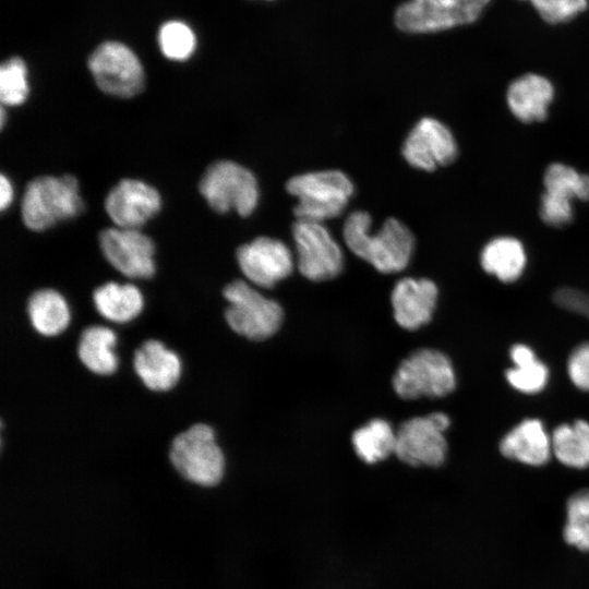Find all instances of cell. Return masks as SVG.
<instances>
[{
	"label": "cell",
	"instance_id": "1",
	"mask_svg": "<svg viewBox=\"0 0 589 589\" xmlns=\"http://www.w3.org/2000/svg\"><path fill=\"white\" fill-rule=\"evenodd\" d=\"M369 213L354 211L346 218L342 237L358 257L384 274L398 273L407 267L414 250V237L400 220L389 217L375 235H371Z\"/></svg>",
	"mask_w": 589,
	"mask_h": 589
},
{
	"label": "cell",
	"instance_id": "2",
	"mask_svg": "<svg viewBox=\"0 0 589 589\" xmlns=\"http://www.w3.org/2000/svg\"><path fill=\"white\" fill-rule=\"evenodd\" d=\"M83 209L79 182L72 175L33 179L26 185L21 203L22 220L34 231L46 230L58 221L73 218Z\"/></svg>",
	"mask_w": 589,
	"mask_h": 589
},
{
	"label": "cell",
	"instance_id": "3",
	"mask_svg": "<svg viewBox=\"0 0 589 589\" xmlns=\"http://www.w3.org/2000/svg\"><path fill=\"white\" fill-rule=\"evenodd\" d=\"M287 192L298 199L297 219L323 223L338 217L346 208L354 185L340 170L305 172L290 178Z\"/></svg>",
	"mask_w": 589,
	"mask_h": 589
},
{
	"label": "cell",
	"instance_id": "4",
	"mask_svg": "<svg viewBox=\"0 0 589 589\" xmlns=\"http://www.w3.org/2000/svg\"><path fill=\"white\" fill-rule=\"evenodd\" d=\"M169 459L184 479L202 486L216 485L224 476V454L214 430L205 423H195L176 435Z\"/></svg>",
	"mask_w": 589,
	"mask_h": 589
},
{
	"label": "cell",
	"instance_id": "5",
	"mask_svg": "<svg viewBox=\"0 0 589 589\" xmlns=\"http://www.w3.org/2000/svg\"><path fill=\"white\" fill-rule=\"evenodd\" d=\"M199 191L215 212L235 209L242 217L254 212L260 197L255 176L231 160H218L209 165L201 177Z\"/></svg>",
	"mask_w": 589,
	"mask_h": 589
},
{
	"label": "cell",
	"instance_id": "6",
	"mask_svg": "<svg viewBox=\"0 0 589 589\" xmlns=\"http://www.w3.org/2000/svg\"><path fill=\"white\" fill-rule=\"evenodd\" d=\"M223 294L228 301L225 318L239 335L251 340H264L279 329L284 317L281 306L247 281H231Z\"/></svg>",
	"mask_w": 589,
	"mask_h": 589
},
{
	"label": "cell",
	"instance_id": "7",
	"mask_svg": "<svg viewBox=\"0 0 589 589\" xmlns=\"http://www.w3.org/2000/svg\"><path fill=\"white\" fill-rule=\"evenodd\" d=\"M491 0H407L394 14L397 28L409 34L446 31L476 22Z\"/></svg>",
	"mask_w": 589,
	"mask_h": 589
},
{
	"label": "cell",
	"instance_id": "8",
	"mask_svg": "<svg viewBox=\"0 0 589 589\" xmlns=\"http://www.w3.org/2000/svg\"><path fill=\"white\" fill-rule=\"evenodd\" d=\"M396 394L404 399L443 397L455 389L450 360L435 349H420L405 359L393 377Z\"/></svg>",
	"mask_w": 589,
	"mask_h": 589
},
{
	"label": "cell",
	"instance_id": "9",
	"mask_svg": "<svg viewBox=\"0 0 589 589\" xmlns=\"http://www.w3.org/2000/svg\"><path fill=\"white\" fill-rule=\"evenodd\" d=\"M97 86L111 96L130 98L143 89L144 70L136 55L118 41L99 45L88 59Z\"/></svg>",
	"mask_w": 589,
	"mask_h": 589
},
{
	"label": "cell",
	"instance_id": "10",
	"mask_svg": "<svg viewBox=\"0 0 589 589\" xmlns=\"http://www.w3.org/2000/svg\"><path fill=\"white\" fill-rule=\"evenodd\" d=\"M297 265L301 275L312 281H324L339 275L344 254L323 223L297 219L292 225Z\"/></svg>",
	"mask_w": 589,
	"mask_h": 589
},
{
	"label": "cell",
	"instance_id": "11",
	"mask_svg": "<svg viewBox=\"0 0 589 589\" xmlns=\"http://www.w3.org/2000/svg\"><path fill=\"white\" fill-rule=\"evenodd\" d=\"M449 425L450 420L443 412L405 421L396 432V456L411 466H441L447 453L444 432Z\"/></svg>",
	"mask_w": 589,
	"mask_h": 589
},
{
	"label": "cell",
	"instance_id": "12",
	"mask_svg": "<svg viewBox=\"0 0 589 589\" xmlns=\"http://www.w3.org/2000/svg\"><path fill=\"white\" fill-rule=\"evenodd\" d=\"M98 240L106 260L122 275L147 279L155 274L154 242L140 229L106 228Z\"/></svg>",
	"mask_w": 589,
	"mask_h": 589
},
{
	"label": "cell",
	"instance_id": "13",
	"mask_svg": "<svg viewBox=\"0 0 589 589\" xmlns=\"http://www.w3.org/2000/svg\"><path fill=\"white\" fill-rule=\"evenodd\" d=\"M401 154L413 168L433 171L452 164L458 154L453 132L438 119H420L406 137Z\"/></svg>",
	"mask_w": 589,
	"mask_h": 589
},
{
	"label": "cell",
	"instance_id": "14",
	"mask_svg": "<svg viewBox=\"0 0 589 589\" xmlns=\"http://www.w3.org/2000/svg\"><path fill=\"white\" fill-rule=\"evenodd\" d=\"M237 262L247 279L262 288L274 287L293 269L290 249L271 237H259L239 247Z\"/></svg>",
	"mask_w": 589,
	"mask_h": 589
},
{
	"label": "cell",
	"instance_id": "15",
	"mask_svg": "<svg viewBox=\"0 0 589 589\" xmlns=\"http://www.w3.org/2000/svg\"><path fill=\"white\" fill-rule=\"evenodd\" d=\"M161 207L159 192L136 179L119 181L106 196L105 209L116 227L140 229Z\"/></svg>",
	"mask_w": 589,
	"mask_h": 589
},
{
	"label": "cell",
	"instance_id": "16",
	"mask_svg": "<svg viewBox=\"0 0 589 589\" xmlns=\"http://www.w3.org/2000/svg\"><path fill=\"white\" fill-rule=\"evenodd\" d=\"M438 290L428 278L406 277L397 281L392 291L394 317L402 328L413 330L432 318Z\"/></svg>",
	"mask_w": 589,
	"mask_h": 589
},
{
	"label": "cell",
	"instance_id": "17",
	"mask_svg": "<svg viewBox=\"0 0 589 589\" xmlns=\"http://www.w3.org/2000/svg\"><path fill=\"white\" fill-rule=\"evenodd\" d=\"M133 366L143 384L154 392L171 389L181 374L178 354L156 339L144 341L135 350Z\"/></svg>",
	"mask_w": 589,
	"mask_h": 589
},
{
	"label": "cell",
	"instance_id": "18",
	"mask_svg": "<svg viewBox=\"0 0 589 589\" xmlns=\"http://www.w3.org/2000/svg\"><path fill=\"white\" fill-rule=\"evenodd\" d=\"M500 452L520 464L542 466L552 456L551 435L539 419H525L503 436Z\"/></svg>",
	"mask_w": 589,
	"mask_h": 589
},
{
	"label": "cell",
	"instance_id": "19",
	"mask_svg": "<svg viewBox=\"0 0 589 589\" xmlns=\"http://www.w3.org/2000/svg\"><path fill=\"white\" fill-rule=\"evenodd\" d=\"M554 98V86L546 77L527 73L514 80L506 92V103L513 116L521 122L546 119Z\"/></svg>",
	"mask_w": 589,
	"mask_h": 589
},
{
	"label": "cell",
	"instance_id": "20",
	"mask_svg": "<svg viewBox=\"0 0 589 589\" xmlns=\"http://www.w3.org/2000/svg\"><path fill=\"white\" fill-rule=\"evenodd\" d=\"M527 254L524 244L515 237L501 236L491 239L481 250L480 264L483 271L508 284L524 273Z\"/></svg>",
	"mask_w": 589,
	"mask_h": 589
},
{
	"label": "cell",
	"instance_id": "21",
	"mask_svg": "<svg viewBox=\"0 0 589 589\" xmlns=\"http://www.w3.org/2000/svg\"><path fill=\"white\" fill-rule=\"evenodd\" d=\"M93 301L97 312L115 323L132 321L141 313L144 304L143 296L136 286L115 281L96 288Z\"/></svg>",
	"mask_w": 589,
	"mask_h": 589
},
{
	"label": "cell",
	"instance_id": "22",
	"mask_svg": "<svg viewBox=\"0 0 589 589\" xmlns=\"http://www.w3.org/2000/svg\"><path fill=\"white\" fill-rule=\"evenodd\" d=\"M117 336L108 327L94 325L86 327L80 336L77 356L91 372L98 375L112 374L118 366L113 351Z\"/></svg>",
	"mask_w": 589,
	"mask_h": 589
},
{
	"label": "cell",
	"instance_id": "23",
	"mask_svg": "<svg viewBox=\"0 0 589 589\" xmlns=\"http://www.w3.org/2000/svg\"><path fill=\"white\" fill-rule=\"evenodd\" d=\"M26 310L32 326L44 336L59 335L70 322L68 303L53 289H40L32 293Z\"/></svg>",
	"mask_w": 589,
	"mask_h": 589
},
{
	"label": "cell",
	"instance_id": "24",
	"mask_svg": "<svg viewBox=\"0 0 589 589\" xmlns=\"http://www.w3.org/2000/svg\"><path fill=\"white\" fill-rule=\"evenodd\" d=\"M552 455L574 469L589 467V422L576 420L557 425L551 434Z\"/></svg>",
	"mask_w": 589,
	"mask_h": 589
},
{
	"label": "cell",
	"instance_id": "25",
	"mask_svg": "<svg viewBox=\"0 0 589 589\" xmlns=\"http://www.w3.org/2000/svg\"><path fill=\"white\" fill-rule=\"evenodd\" d=\"M513 366L506 370L508 384L522 394L541 392L549 381L548 366L525 344H516L509 350Z\"/></svg>",
	"mask_w": 589,
	"mask_h": 589
},
{
	"label": "cell",
	"instance_id": "26",
	"mask_svg": "<svg viewBox=\"0 0 589 589\" xmlns=\"http://www.w3.org/2000/svg\"><path fill=\"white\" fill-rule=\"evenodd\" d=\"M352 444L363 461L375 464L395 453L396 432L387 421L374 419L353 433Z\"/></svg>",
	"mask_w": 589,
	"mask_h": 589
},
{
	"label": "cell",
	"instance_id": "27",
	"mask_svg": "<svg viewBox=\"0 0 589 589\" xmlns=\"http://www.w3.org/2000/svg\"><path fill=\"white\" fill-rule=\"evenodd\" d=\"M544 192L573 201L589 200V175L580 173L575 168L553 163L548 166L543 175Z\"/></svg>",
	"mask_w": 589,
	"mask_h": 589
},
{
	"label": "cell",
	"instance_id": "28",
	"mask_svg": "<svg viewBox=\"0 0 589 589\" xmlns=\"http://www.w3.org/2000/svg\"><path fill=\"white\" fill-rule=\"evenodd\" d=\"M28 93L27 69L24 61L19 57H13L3 62L0 68L2 105L19 106L26 100Z\"/></svg>",
	"mask_w": 589,
	"mask_h": 589
},
{
	"label": "cell",
	"instance_id": "29",
	"mask_svg": "<svg viewBox=\"0 0 589 589\" xmlns=\"http://www.w3.org/2000/svg\"><path fill=\"white\" fill-rule=\"evenodd\" d=\"M158 43L164 56L177 61L188 59L195 49L194 33L178 21L165 23L160 27Z\"/></svg>",
	"mask_w": 589,
	"mask_h": 589
},
{
	"label": "cell",
	"instance_id": "30",
	"mask_svg": "<svg viewBox=\"0 0 589 589\" xmlns=\"http://www.w3.org/2000/svg\"><path fill=\"white\" fill-rule=\"evenodd\" d=\"M541 17L549 23H562L586 10L587 0H527Z\"/></svg>",
	"mask_w": 589,
	"mask_h": 589
},
{
	"label": "cell",
	"instance_id": "31",
	"mask_svg": "<svg viewBox=\"0 0 589 589\" xmlns=\"http://www.w3.org/2000/svg\"><path fill=\"white\" fill-rule=\"evenodd\" d=\"M540 217L549 226L563 227L574 218L570 201L543 192L540 201Z\"/></svg>",
	"mask_w": 589,
	"mask_h": 589
},
{
	"label": "cell",
	"instance_id": "32",
	"mask_svg": "<svg viewBox=\"0 0 589 589\" xmlns=\"http://www.w3.org/2000/svg\"><path fill=\"white\" fill-rule=\"evenodd\" d=\"M567 373L577 388L589 392V342L572 351L567 360Z\"/></svg>",
	"mask_w": 589,
	"mask_h": 589
},
{
	"label": "cell",
	"instance_id": "33",
	"mask_svg": "<svg viewBox=\"0 0 589 589\" xmlns=\"http://www.w3.org/2000/svg\"><path fill=\"white\" fill-rule=\"evenodd\" d=\"M563 537L569 545L589 552V521H567Z\"/></svg>",
	"mask_w": 589,
	"mask_h": 589
},
{
	"label": "cell",
	"instance_id": "34",
	"mask_svg": "<svg viewBox=\"0 0 589 589\" xmlns=\"http://www.w3.org/2000/svg\"><path fill=\"white\" fill-rule=\"evenodd\" d=\"M567 521H589V490L574 493L566 503Z\"/></svg>",
	"mask_w": 589,
	"mask_h": 589
},
{
	"label": "cell",
	"instance_id": "35",
	"mask_svg": "<svg viewBox=\"0 0 589 589\" xmlns=\"http://www.w3.org/2000/svg\"><path fill=\"white\" fill-rule=\"evenodd\" d=\"M14 196L13 185L4 175L0 177V208L5 211L12 203Z\"/></svg>",
	"mask_w": 589,
	"mask_h": 589
},
{
	"label": "cell",
	"instance_id": "36",
	"mask_svg": "<svg viewBox=\"0 0 589 589\" xmlns=\"http://www.w3.org/2000/svg\"><path fill=\"white\" fill-rule=\"evenodd\" d=\"M5 121V111L4 108H1V127L3 128Z\"/></svg>",
	"mask_w": 589,
	"mask_h": 589
}]
</instances>
